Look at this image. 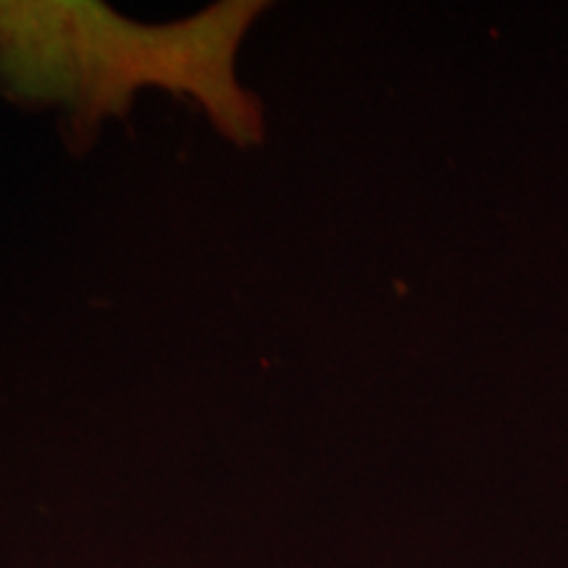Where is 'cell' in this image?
<instances>
[{"mask_svg":"<svg viewBox=\"0 0 568 568\" xmlns=\"http://www.w3.org/2000/svg\"><path fill=\"white\" fill-rule=\"evenodd\" d=\"M264 3H219L190 21L140 27L101 3L0 0V80L17 98L69 103L80 122L124 113L132 90L193 95L226 138L264 134L261 109L234 82V51Z\"/></svg>","mask_w":568,"mask_h":568,"instance_id":"obj_1","label":"cell"}]
</instances>
